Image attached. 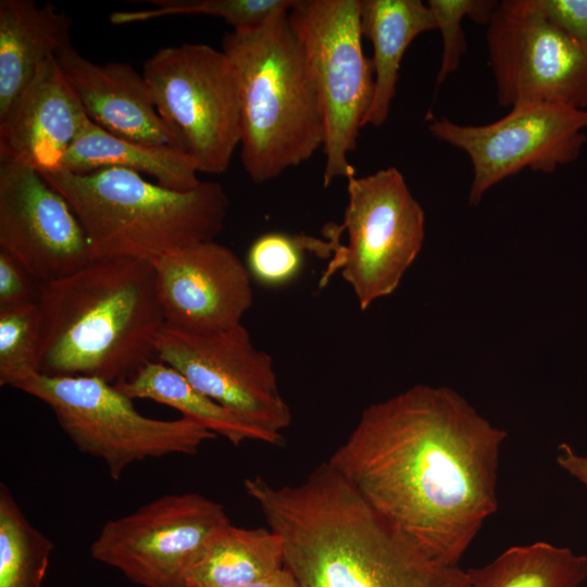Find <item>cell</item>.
I'll list each match as a JSON object with an SVG mask.
<instances>
[{"label": "cell", "instance_id": "obj_32", "mask_svg": "<svg viewBox=\"0 0 587 587\" xmlns=\"http://www.w3.org/2000/svg\"><path fill=\"white\" fill-rule=\"evenodd\" d=\"M246 587H300L295 576L284 566Z\"/></svg>", "mask_w": 587, "mask_h": 587}, {"label": "cell", "instance_id": "obj_19", "mask_svg": "<svg viewBox=\"0 0 587 587\" xmlns=\"http://www.w3.org/2000/svg\"><path fill=\"white\" fill-rule=\"evenodd\" d=\"M363 37L373 45L374 92L362 126H382L396 95L404 52L419 35L436 29L435 18L421 0H360Z\"/></svg>", "mask_w": 587, "mask_h": 587}, {"label": "cell", "instance_id": "obj_7", "mask_svg": "<svg viewBox=\"0 0 587 587\" xmlns=\"http://www.w3.org/2000/svg\"><path fill=\"white\" fill-rule=\"evenodd\" d=\"M141 74L170 146L201 173L225 172L241 137L238 87L226 54L205 43L164 47L145 61Z\"/></svg>", "mask_w": 587, "mask_h": 587}, {"label": "cell", "instance_id": "obj_29", "mask_svg": "<svg viewBox=\"0 0 587 587\" xmlns=\"http://www.w3.org/2000/svg\"><path fill=\"white\" fill-rule=\"evenodd\" d=\"M39 283L14 259L0 251V307L37 302Z\"/></svg>", "mask_w": 587, "mask_h": 587}, {"label": "cell", "instance_id": "obj_8", "mask_svg": "<svg viewBox=\"0 0 587 587\" xmlns=\"http://www.w3.org/2000/svg\"><path fill=\"white\" fill-rule=\"evenodd\" d=\"M312 74L324 116L323 185L355 176L349 153L374 92L362 46L360 0H298L288 13Z\"/></svg>", "mask_w": 587, "mask_h": 587}, {"label": "cell", "instance_id": "obj_10", "mask_svg": "<svg viewBox=\"0 0 587 587\" xmlns=\"http://www.w3.org/2000/svg\"><path fill=\"white\" fill-rule=\"evenodd\" d=\"M230 521L200 494H167L108 521L91 557L142 587H188V576L212 537Z\"/></svg>", "mask_w": 587, "mask_h": 587}, {"label": "cell", "instance_id": "obj_5", "mask_svg": "<svg viewBox=\"0 0 587 587\" xmlns=\"http://www.w3.org/2000/svg\"><path fill=\"white\" fill-rule=\"evenodd\" d=\"M40 174L70 203L86 233L91 258L152 262L173 250L215 240L229 208L227 193L216 182L178 191L122 167Z\"/></svg>", "mask_w": 587, "mask_h": 587}, {"label": "cell", "instance_id": "obj_26", "mask_svg": "<svg viewBox=\"0 0 587 587\" xmlns=\"http://www.w3.org/2000/svg\"><path fill=\"white\" fill-rule=\"evenodd\" d=\"M41 319L37 302L0 307V385H17L39 373Z\"/></svg>", "mask_w": 587, "mask_h": 587}, {"label": "cell", "instance_id": "obj_6", "mask_svg": "<svg viewBox=\"0 0 587 587\" xmlns=\"http://www.w3.org/2000/svg\"><path fill=\"white\" fill-rule=\"evenodd\" d=\"M16 389L46 403L75 447L102 460L114 480L135 462L195 454L216 437L185 416L159 420L141 414L133 399L97 377L37 373Z\"/></svg>", "mask_w": 587, "mask_h": 587}, {"label": "cell", "instance_id": "obj_27", "mask_svg": "<svg viewBox=\"0 0 587 587\" xmlns=\"http://www.w3.org/2000/svg\"><path fill=\"white\" fill-rule=\"evenodd\" d=\"M340 245L326 243L309 236H290L272 232L258 237L247 253V268L252 278L264 286H282L291 282L302 267L303 251L329 254Z\"/></svg>", "mask_w": 587, "mask_h": 587}, {"label": "cell", "instance_id": "obj_21", "mask_svg": "<svg viewBox=\"0 0 587 587\" xmlns=\"http://www.w3.org/2000/svg\"><path fill=\"white\" fill-rule=\"evenodd\" d=\"M115 386L130 399H148L173 408L235 446L246 440L271 445L283 440L282 434L265 430L212 400L182 373L160 360L148 363Z\"/></svg>", "mask_w": 587, "mask_h": 587}, {"label": "cell", "instance_id": "obj_22", "mask_svg": "<svg viewBox=\"0 0 587 587\" xmlns=\"http://www.w3.org/2000/svg\"><path fill=\"white\" fill-rule=\"evenodd\" d=\"M283 542L270 528L232 523L210 540L188 576V587H246L283 567Z\"/></svg>", "mask_w": 587, "mask_h": 587}, {"label": "cell", "instance_id": "obj_4", "mask_svg": "<svg viewBox=\"0 0 587 587\" xmlns=\"http://www.w3.org/2000/svg\"><path fill=\"white\" fill-rule=\"evenodd\" d=\"M237 82L240 157L258 184L309 160L325 138L320 97L288 13L222 40Z\"/></svg>", "mask_w": 587, "mask_h": 587}, {"label": "cell", "instance_id": "obj_31", "mask_svg": "<svg viewBox=\"0 0 587 587\" xmlns=\"http://www.w3.org/2000/svg\"><path fill=\"white\" fill-rule=\"evenodd\" d=\"M557 463L587 488V457L576 453L563 442L558 448Z\"/></svg>", "mask_w": 587, "mask_h": 587}, {"label": "cell", "instance_id": "obj_28", "mask_svg": "<svg viewBox=\"0 0 587 587\" xmlns=\"http://www.w3.org/2000/svg\"><path fill=\"white\" fill-rule=\"evenodd\" d=\"M498 1L491 0H429L427 5L435 18L436 29L442 39V53L437 72L436 86H440L447 76L454 72L463 53L466 41L462 27L464 17L476 23L487 24Z\"/></svg>", "mask_w": 587, "mask_h": 587}, {"label": "cell", "instance_id": "obj_18", "mask_svg": "<svg viewBox=\"0 0 587 587\" xmlns=\"http://www.w3.org/2000/svg\"><path fill=\"white\" fill-rule=\"evenodd\" d=\"M72 24L52 3L0 1V115L39 67L71 42Z\"/></svg>", "mask_w": 587, "mask_h": 587}, {"label": "cell", "instance_id": "obj_9", "mask_svg": "<svg viewBox=\"0 0 587 587\" xmlns=\"http://www.w3.org/2000/svg\"><path fill=\"white\" fill-rule=\"evenodd\" d=\"M341 230L348 242L330 263L352 289L361 310L394 294L419 257L425 213L401 172L394 167L347 179Z\"/></svg>", "mask_w": 587, "mask_h": 587}, {"label": "cell", "instance_id": "obj_2", "mask_svg": "<svg viewBox=\"0 0 587 587\" xmlns=\"http://www.w3.org/2000/svg\"><path fill=\"white\" fill-rule=\"evenodd\" d=\"M247 495L283 542L300 587H469L466 571L432 558L323 462L301 483L247 477Z\"/></svg>", "mask_w": 587, "mask_h": 587}, {"label": "cell", "instance_id": "obj_1", "mask_svg": "<svg viewBox=\"0 0 587 587\" xmlns=\"http://www.w3.org/2000/svg\"><path fill=\"white\" fill-rule=\"evenodd\" d=\"M505 438L453 389L415 385L365 408L327 462L432 558L459 565L498 509Z\"/></svg>", "mask_w": 587, "mask_h": 587}, {"label": "cell", "instance_id": "obj_15", "mask_svg": "<svg viewBox=\"0 0 587 587\" xmlns=\"http://www.w3.org/2000/svg\"><path fill=\"white\" fill-rule=\"evenodd\" d=\"M167 327L192 334L241 324L253 303L247 265L215 240L193 243L152 261Z\"/></svg>", "mask_w": 587, "mask_h": 587}, {"label": "cell", "instance_id": "obj_16", "mask_svg": "<svg viewBox=\"0 0 587 587\" xmlns=\"http://www.w3.org/2000/svg\"><path fill=\"white\" fill-rule=\"evenodd\" d=\"M87 115L55 57L0 115V160L39 173L59 170Z\"/></svg>", "mask_w": 587, "mask_h": 587}, {"label": "cell", "instance_id": "obj_24", "mask_svg": "<svg viewBox=\"0 0 587 587\" xmlns=\"http://www.w3.org/2000/svg\"><path fill=\"white\" fill-rule=\"evenodd\" d=\"M52 550V541L29 523L1 483L0 587H41Z\"/></svg>", "mask_w": 587, "mask_h": 587}, {"label": "cell", "instance_id": "obj_3", "mask_svg": "<svg viewBox=\"0 0 587 587\" xmlns=\"http://www.w3.org/2000/svg\"><path fill=\"white\" fill-rule=\"evenodd\" d=\"M39 374L97 377L117 385L158 360L166 324L152 262L91 258L39 284Z\"/></svg>", "mask_w": 587, "mask_h": 587}, {"label": "cell", "instance_id": "obj_23", "mask_svg": "<svg viewBox=\"0 0 587 587\" xmlns=\"http://www.w3.org/2000/svg\"><path fill=\"white\" fill-rule=\"evenodd\" d=\"M469 587H582L587 557L546 541L514 546L466 571Z\"/></svg>", "mask_w": 587, "mask_h": 587}, {"label": "cell", "instance_id": "obj_13", "mask_svg": "<svg viewBox=\"0 0 587 587\" xmlns=\"http://www.w3.org/2000/svg\"><path fill=\"white\" fill-rule=\"evenodd\" d=\"M158 360L182 373L199 391L246 421L282 434L291 423L271 355L258 349L242 324L207 334L165 326Z\"/></svg>", "mask_w": 587, "mask_h": 587}, {"label": "cell", "instance_id": "obj_30", "mask_svg": "<svg viewBox=\"0 0 587 587\" xmlns=\"http://www.w3.org/2000/svg\"><path fill=\"white\" fill-rule=\"evenodd\" d=\"M538 4L555 27L587 43V0H538Z\"/></svg>", "mask_w": 587, "mask_h": 587}, {"label": "cell", "instance_id": "obj_20", "mask_svg": "<svg viewBox=\"0 0 587 587\" xmlns=\"http://www.w3.org/2000/svg\"><path fill=\"white\" fill-rule=\"evenodd\" d=\"M105 167L147 174L159 185L178 191L192 190L202 182L196 163L172 146L143 145L116 137L87 117L60 168L87 174Z\"/></svg>", "mask_w": 587, "mask_h": 587}, {"label": "cell", "instance_id": "obj_11", "mask_svg": "<svg viewBox=\"0 0 587 587\" xmlns=\"http://www.w3.org/2000/svg\"><path fill=\"white\" fill-rule=\"evenodd\" d=\"M487 25L500 105L542 102L587 109V43L555 27L538 0L500 1Z\"/></svg>", "mask_w": 587, "mask_h": 587}, {"label": "cell", "instance_id": "obj_14", "mask_svg": "<svg viewBox=\"0 0 587 587\" xmlns=\"http://www.w3.org/2000/svg\"><path fill=\"white\" fill-rule=\"evenodd\" d=\"M0 251L39 284L91 259L86 233L67 200L33 167L0 160Z\"/></svg>", "mask_w": 587, "mask_h": 587}, {"label": "cell", "instance_id": "obj_12", "mask_svg": "<svg viewBox=\"0 0 587 587\" xmlns=\"http://www.w3.org/2000/svg\"><path fill=\"white\" fill-rule=\"evenodd\" d=\"M587 109L526 102L486 125H461L448 117L432 118L430 134L464 151L473 179L469 203L477 205L499 182L525 168L551 173L574 162L587 141Z\"/></svg>", "mask_w": 587, "mask_h": 587}, {"label": "cell", "instance_id": "obj_17", "mask_svg": "<svg viewBox=\"0 0 587 587\" xmlns=\"http://www.w3.org/2000/svg\"><path fill=\"white\" fill-rule=\"evenodd\" d=\"M55 59L87 117L105 132L143 145H170L142 74L130 64H97L70 42Z\"/></svg>", "mask_w": 587, "mask_h": 587}, {"label": "cell", "instance_id": "obj_25", "mask_svg": "<svg viewBox=\"0 0 587 587\" xmlns=\"http://www.w3.org/2000/svg\"><path fill=\"white\" fill-rule=\"evenodd\" d=\"M298 0H152V9L116 11L109 20L114 25L147 22L174 15H210L222 18L233 32L259 29L275 17L289 13Z\"/></svg>", "mask_w": 587, "mask_h": 587}]
</instances>
